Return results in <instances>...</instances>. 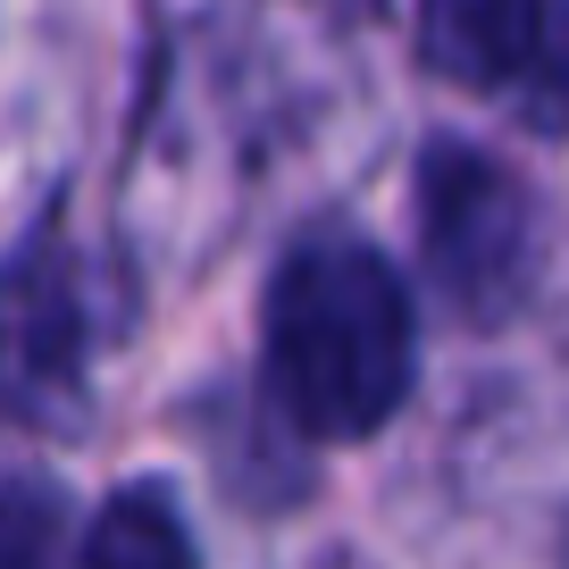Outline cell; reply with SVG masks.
<instances>
[{"label": "cell", "instance_id": "cell-1", "mask_svg": "<svg viewBox=\"0 0 569 569\" xmlns=\"http://www.w3.org/2000/svg\"><path fill=\"white\" fill-rule=\"evenodd\" d=\"M268 393L302 436L360 445L402 410L419 369V319L393 260L360 234H310L277 260L260 310Z\"/></svg>", "mask_w": 569, "mask_h": 569}, {"label": "cell", "instance_id": "cell-3", "mask_svg": "<svg viewBox=\"0 0 569 569\" xmlns=\"http://www.w3.org/2000/svg\"><path fill=\"white\" fill-rule=\"evenodd\" d=\"M419 59L569 142V0H419Z\"/></svg>", "mask_w": 569, "mask_h": 569}, {"label": "cell", "instance_id": "cell-4", "mask_svg": "<svg viewBox=\"0 0 569 569\" xmlns=\"http://www.w3.org/2000/svg\"><path fill=\"white\" fill-rule=\"evenodd\" d=\"M0 402L42 427L84 410V277L59 227L0 260Z\"/></svg>", "mask_w": 569, "mask_h": 569}, {"label": "cell", "instance_id": "cell-6", "mask_svg": "<svg viewBox=\"0 0 569 569\" xmlns=\"http://www.w3.org/2000/svg\"><path fill=\"white\" fill-rule=\"evenodd\" d=\"M59 536V486H0V561H34Z\"/></svg>", "mask_w": 569, "mask_h": 569}, {"label": "cell", "instance_id": "cell-2", "mask_svg": "<svg viewBox=\"0 0 569 569\" xmlns=\"http://www.w3.org/2000/svg\"><path fill=\"white\" fill-rule=\"evenodd\" d=\"M536 193L478 142H427L419 160V243L427 268L478 327L511 319L545 260Z\"/></svg>", "mask_w": 569, "mask_h": 569}, {"label": "cell", "instance_id": "cell-5", "mask_svg": "<svg viewBox=\"0 0 569 569\" xmlns=\"http://www.w3.org/2000/svg\"><path fill=\"white\" fill-rule=\"evenodd\" d=\"M84 561H101V569H151V561L177 569V561H193V528L177 519L168 486H126L84 528Z\"/></svg>", "mask_w": 569, "mask_h": 569}]
</instances>
